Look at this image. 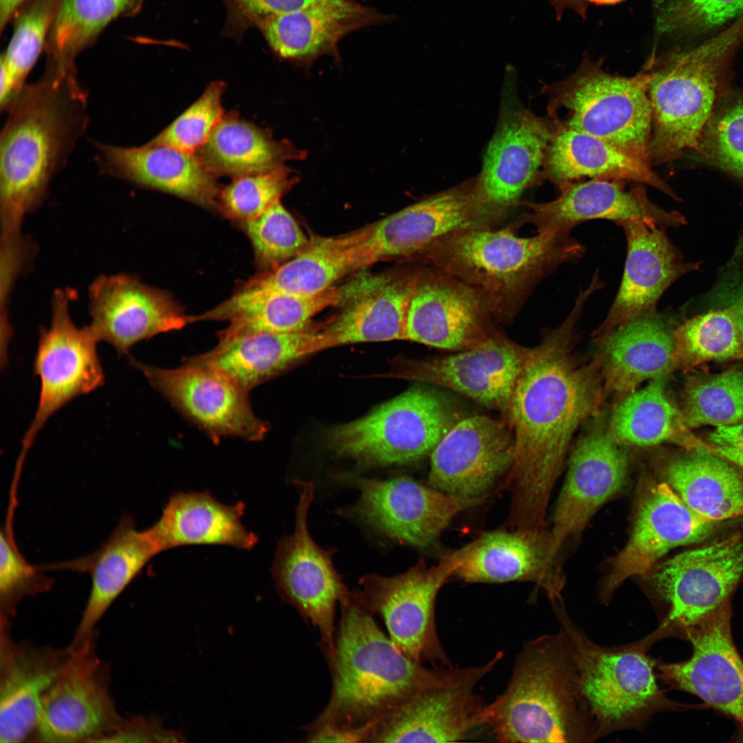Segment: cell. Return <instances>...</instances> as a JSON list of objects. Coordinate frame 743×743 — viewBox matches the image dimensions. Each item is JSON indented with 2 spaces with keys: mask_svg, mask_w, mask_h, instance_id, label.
Masks as SVG:
<instances>
[{
  "mask_svg": "<svg viewBox=\"0 0 743 743\" xmlns=\"http://www.w3.org/2000/svg\"><path fill=\"white\" fill-rule=\"evenodd\" d=\"M588 299L580 293L563 323L544 330L540 343L529 347L513 388L505 418L515 440L506 477L513 529L543 528L573 435L601 405L599 357L579 364L572 354L576 324Z\"/></svg>",
  "mask_w": 743,
  "mask_h": 743,
  "instance_id": "6da1fadb",
  "label": "cell"
},
{
  "mask_svg": "<svg viewBox=\"0 0 743 743\" xmlns=\"http://www.w3.org/2000/svg\"><path fill=\"white\" fill-rule=\"evenodd\" d=\"M334 647L326 655L332 679L327 705L309 724L366 742L372 726L425 688L477 678L480 665L427 667L400 652L376 623L358 592L339 603Z\"/></svg>",
  "mask_w": 743,
  "mask_h": 743,
  "instance_id": "7a4b0ae2",
  "label": "cell"
},
{
  "mask_svg": "<svg viewBox=\"0 0 743 743\" xmlns=\"http://www.w3.org/2000/svg\"><path fill=\"white\" fill-rule=\"evenodd\" d=\"M85 99L76 74L45 71L8 109L0 142L1 239L21 234L25 216L43 202L84 127Z\"/></svg>",
  "mask_w": 743,
  "mask_h": 743,
  "instance_id": "3957f363",
  "label": "cell"
},
{
  "mask_svg": "<svg viewBox=\"0 0 743 743\" xmlns=\"http://www.w3.org/2000/svg\"><path fill=\"white\" fill-rule=\"evenodd\" d=\"M486 726L500 742L596 740L573 646L562 629L523 645L504 691L486 705Z\"/></svg>",
  "mask_w": 743,
  "mask_h": 743,
  "instance_id": "277c9868",
  "label": "cell"
},
{
  "mask_svg": "<svg viewBox=\"0 0 743 743\" xmlns=\"http://www.w3.org/2000/svg\"><path fill=\"white\" fill-rule=\"evenodd\" d=\"M514 223L502 228L456 230L430 244L417 255L475 288L496 323L517 314L536 285L561 264L575 262L585 251L570 233L543 230L516 235Z\"/></svg>",
  "mask_w": 743,
  "mask_h": 743,
  "instance_id": "5b68a950",
  "label": "cell"
},
{
  "mask_svg": "<svg viewBox=\"0 0 743 743\" xmlns=\"http://www.w3.org/2000/svg\"><path fill=\"white\" fill-rule=\"evenodd\" d=\"M743 41V15L691 49L652 56L643 69L652 109L649 164L697 153L703 130L726 88L729 67Z\"/></svg>",
  "mask_w": 743,
  "mask_h": 743,
  "instance_id": "8992f818",
  "label": "cell"
},
{
  "mask_svg": "<svg viewBox=\"0 0 743 743\" xmlns=\"http://www.w3.org/2000/svg\"><path fill=\"white\" fill-rule=\"evenodd\" d=\"M552 606L573 646L580 689L596 740L621 731H644L655 715L687 707L670 700L658 686V660L649 655L657 642L653 632L631 643L602 646L572 621L563 602Z\"/></svg>",
  "mask_w": 743,
  "mask_h": 743,
  "instance_id": "52a82bcc",
  "label": "cell"
},
{
  "mask_svg": "<svg viewBox=\"0 0 743 743\" xmlns=\"http://www.w3.org/2000/svg\"><path fill=\"white\" fill-rule=\"evenodd\" d=\"M648 81L643 68L634 76H620L585 60L566 78L544 85L547 116L559 127L596 136L649 163L652 109Z\"/></svg>",
  "mask_w": 743,
  "mask_h": 743,
  "instance_id": "ba28073f",
  "label": "cell"
},
{
  "mask_svg": "<svg viewBox=\"0 0 743 743\" xmlns=\"http://www.w3.org/2000/svg\"><path fill=\"white\" fill-rule=\"evenodd\" d=\"M461 418L444 395L417 386L363 418L332 428L326 442L337 455L363 466L404 464L431 454Z\"/></svg>",
  "mask_w": 743,
  "mask_h": 743,
  "instance_id": "9c48e42d",
  "label": "cell"
},
{
  "mask_svg": "<svg viewBox=\"0 0 743 743\" xmlns=\"http://www.w3.org/2000/svg\"><path fill=\"white\" fill-rule=\"evenodd\" d=\"M743 576V537L732 535L680 553L660 565L650 577L657 599L658 641L685 639L688 629L730 603Z\"/></svg>",
  "mask_w": 743,
  "mask_h": 743,
  "instance_id": "30bf717a",
  "label": "cell"
},
{
  "mask_svg": "<svg viewBox=\"0 0 743 743\" xmlns=\"http://www.w3.org/2000/svg\"><path fill=\"white\" fill-rule=\"evenodd\" d=\"M458 564L453 552L431 567L420 561L394 577L369 574L359 581L365 607L383 621L394 645L413 661L453 667L438 636L435 602Z\"/></svg>",
  "mask_w": 743,
  "mask_h": 743,
  "instance_id": "8fae6325",
  "label": "cell"
},
{
  "mask_svg": "<svg viewBox=\"0 0 743 743\" xmlns=\"http://www.w3.org/2000/svg\"><path fill=\"white\" fill-rule=\"evenodd\" d=\"M69 292L56 290L48 328L40 330L34 374L40 380L38 406L22 439L17 463L23 464L38 433L59 409L102 386L105 374L97 352L100 342L90 325L78 327L69 313Z\"/></svg>",
  "mask_w": 743,
  "mask_h": 743,
  "instance_id": "7c38bea8",
  "label": "cell"
},
{
  "mask_svg": "<svg viewBox=\"0 0 743 743\" xmlns=\"http://www.w3.org/2000/svg\"><path fill=\"white\" fill-rule=\"evenodd\" d=\"M294 484L299 493L294 530L278 543L272 573L281 599L317 628L326 656L334 650L336 604L350 590L333 565L335 550L319 546L309 532L314 484L299 480Z\"/></svg>",
  "mask_w": 743,
  "mask_h": 743,
  "instance_id": "4fadbf2b",
  "label": "cell"
},
{
  "mask_svg": "<svg viewBox=\"0 0 743 743\" xmlns=\"http://www.w3.org/2000/svg\"><path fill=\"white\" fill-rule=\"evenodd\" d=\"M338 479L360 492L349 513L380 534L418 549L434 546L457 515L484 500L456 497L409 477Z\"/></svg>",
  "mask_w": 743,
  "mask_h": 743,
  "instance_id": "5bb4252c",
  "label": "cell"
},
{
  "mask_svg": "<svg viewBox=\"0 0 743 743\" xmlns=\"http://www.w3.org/2000/svg\"><path fill=\"white\" fill-rule=\"evenodd\" d=\"M67 650L43 698L35 736L43 742H98L122 720L110 695L108 669L92 637Z\"/></svg>",
  "mask_w": 743,
  "mask_h": 743,
  "instance_id": "9a60e30c",
  "label": "cell"
},
{
  "mask_svg": "<svg viewBox=\"0 0 743 743\" xmlns=\"http://www.w3.org/2000/svg\"><path fill=\"white\" fill-rule=\"evenodd\" d=\"M555 130L548 116L506 103L487 146L475 191L480 205L504 221L526 190L541 182L546 151Z\"/></svg>",
  "mask_w": 743,
  "mask_h": 743,
  "instance_id": "2e32d148",
  "label": "cell"
},
{
  "mask_svg": "<svg viewBox=\"0 0 743 743\" xmlns=\"http://www.w3.org/2000/svg\"><path fill=\"white\" fill-rule=\"evenodd\" d=\"M476 176L431 195L367 227L358 247L365 266L381 259L416 255L458 230L495 228L502 222L480 204Z\"/></svg>",
  "mask_w": 743,
  "mask_h": 743,
  "instance_id": "e0dca14e",
  "label": "cell"
},
{
  "mask_svg": "<svg viewBox=\"0 0 743 743\" xmlns=\"http://www.w3.org/2000/svg\"><path fill=\"white\" fill-rule=\"evenodd\" d=\"M482 296L473 287L432 265L423 266L409 302L406 340L462 351L498 330Z\"/></svg>",
  "mask_w": 743,
  "mask_h": 743,
  "instance_id": "ac0fdd59",
  "label": "cell"
},
{
  "mask_svg": "<svg viewBox=\"0 0 743 743\" xmlns=\"http://www.w3.org/2000/svg\"><path fill=\"white\" fill-rule=\"evenodd\" d=\"M150 385L214 440L233 436L258 441L267 427L253 413L244 390L216 370L183 363L175 369L147 365L129 356Z\"/></svg>",
  "mask_w": 743,
  "mask_h": 743,
  "instance_id": "d6986e66",
  "label": "cell"
},
{
  "mask_svg": "<svg viewBox=\"0 0 743 743\" xmlns=\"http://www.w3.org/2000/svg\"><path fill=\"white\" fill-rule=\"evenodd\" d=\"M430 455L429 486L456 497L484 499L512 466L514 436L506 421L475 415L456 422Z\"/></svg>",
  "mask_w": 743,
  "mask_h": 743,
  "instance_id": "ffe728a7",
  "label": "cell"
},
{
  "mask_svg": "<svg viewBox=\"0 0 743 743\" xmlns=\"http://www.w3.org/2000/svg\"><path fill=\"white\" fill-rule=\"evenodd\" d=\"M731 607L727 604L688 629L691 657L658 660V678L670 689L693 694L743 727V660L733 642Z\"/></svg>",
  "mask_w": 743,
  "mask_h": 743,
  "instance_id": "44dd1931",
  "label": "cell"
},
{
  "mask_svg": "<svg viewBox=\"0 0 743 743\" xmlns=\"http://www.w3.org/2000/svg\"><path fill=\"white\" fill-rule=\"evenodd\" d=\"M624 231L627 256L621 283L603 321L593 332L601 345L617 329L656 312L666 290L683 275L699 269L687 262L669 240L666 229L643 220L617 224Z\"/></svg>",
  "mask_w": 743,
  "mask_h": 743,
  "instance_id": "7402d4cb",
  "label": "cell"
},
{
  "mask_svg": "<svg viewBox=\"0 0 743 743\" xmlns=\"http://www.w3.org/2000/svg\"><path fill=\"white\" fill-rule=\"evenodd\" d=\"M528 350L497 330L477 346L453 354L407 360L400 374L455 391L506 418Z\"/></svg>",
  "mask_w": 743,
  "mask_h": 743,
  "instance_id": "603a6c76",
  "label": "cell"
},
{
  "mask_svg": "<svg viewBox=\"0 0 743 743\" xmlns=\"http://www.w3.org/2000/svg\"><path fill=\"white\" fill-rule=\"evenodd\" d=\"M714 523L692 510L668 483L651 487L639 504L627 544L612 561L601 601L609 602L627 579L647 574L671 549L706 538Z\"/></svg>",
  "mask_w": 743,
  "mask_h": 743,
  "instance_id": "cb8c5ba5",
  "label": "cell"
},
{
  "mask_svg": "<svg viewBox=\"0 0 743 743\" xmlns=\"http://www.w3.org/2000/svg\"><path fill=\"white\" fill-rule=\"evenodd\" d=\"M88 297L89 325L98 341L120 356L142 340L190 323L164 292L132 274L100 275L89 286Z\"/></svg>",
  "mask_w": 743,
  "mask_h": 743,
  "instance_id": "d4e9b609",
  "label": "cell"
},
{
  "mask_svg": "<svg viewBox=\"0 0 743 743\" xmlns=\"http://www.w3.org/2000/svg\"><path fill=\"white\" fill-rule=\"evenodd\" d=\"M621 180L591 179L568 183L559 196L546 202H521L529 208L514 222L517 228L532 224L537 231L554 230L566 233L578 224L592 219H607L616 224L629 220H643L665 229L687 224L676 211H667L649 197L643 185L629 189Z\"/></svg>",
  "mask_w": 743,
  "mask_h": 743,
  "instance_id": "484cf974",
  "label": "cell"
},
{
  "mask_svg": "<svg viewBox=\"0 0 743 743\" xmlns=\"http://www.w3.org/2000/svg\"><path fill=\"white\" fill-rule=\"evenodd\" d=\"M471 678L420 690L372 728L367 742H456L486 726V704Z\"/></svg>",
  "mask_w": 743,
  "mask_h": 743,
  "instance_id": "4316f807",
  "label": "cell"
},
{
  "mask_svg": "<svg viewBox=\"0 0 743 743\" xmlns=\"http://www.w3.org/2000/svg\"><path fill=\"white\" fill-rule=\"evenodd\" d=\"M627 466L625 449L610 433L593 431L578 443L549 532L553 559L564 541L582 530L596 510L622 487Z\"/></svg>",
  "mask_w": 743,
  "mask_h": 743,
  "instance_id": "83f0119b",
  "label": "cell"
},
{
  "mask_svg": "<svg viewBox=\"0 0 743 743\" xmlns=\"http://www.w3.org/2000/svg\"><path fill=\"white\" fill-rule=\"evenodd\" d=\"M455 553L459 564L453 575L465 582L532 581L552 604L562 601V579L554 570L549 533L542 530L485 532Z\"/></svg>",
  "mask_w": 743,
  "mask_h": 743,
  "instance_id": "f1b7e54d",
  "label": "cell"
},
{
  "mask_svg": "<svg viewBox=\"0 0 743 743\" xmlns=\"http://www.w3.org/2000/svg\"><path fill=\"white\" fill-rule=\"evenodd\" d=\"M68 650L17 644L1 639L0 742H20L35 733L43 698Z\"/></svg>",
  "mask_w": 743,
  "mask_h": 743,
  "instance_id": "f546056e",
  "label": "cell"
},
{
  "mask_svg": "<svg viewBox=\"0 0 743 743\" xmlns=\"http://www.w3.org/2000/svg\"><path fill=\"white\" fill-rule=\"evenodd\" d=\"M422 268L375 279L372 286L356 292L345 308L314 336L312 352L338 345L406 340L410 300Z\"/></svg>",
  "mask_w": 743,
  "mask_h": 743,
  "instance_id": "4dcf8cb0",
  "label": "cell"
},
{
  "mask_svg": "<svg viewBox=\"0 0 743 743\" xmlns=\"http://www.w3.org/2000/svg\"><path fill=\"white\" fill-rule=\"evenodd\" d=\"M101 166L109 174L214 208L220 192L215 175L193 153L147 143L139 147L102 145Z\"/></svg>",
  "mask_w": 743,
  "mask_h": 743,
  "instance_id": "1f68e13d",
  "label": "cell"
},
{
  "mask_svg": "<svg viewBox=\"0 0 743 743\" xmlns=\"http://www.w3.org/2000/svg\"><path fill=\"white\" fill-rule=\"evenodd\" d=\"M159 551L147 529L138 530L131 517H124L102 546L91 554L56 568L88 572L91 585L72 645L91 638L94 629L114 601Z\"/></svg>",
  "mask_w": 743,
  "mask_h": 743,
  "instance_id": "d6a6232c",
  "label": "cell"
},
{
  "mask_svg": "<svg viewBox=\"0 0 743 743\" xmlns=\"http://www.w3.org/2000/svg\"><path fill=\"white\" fill-rule=\"evenodd\" d=\"M543 175L558 189L584 177L631 181L650 186L676 201L680 200L648 162L629 155L596 136L556 125L547 148Z\"/></svg>",
  "mask_w": 743,
  "mask_h": 743,
  "instance_id": "836d02e7",
  "label": "cell"
},
{
  "mask_svg": "<svg viewBox=\"0 0 743 743\" xmlns=\"http://www.w3.org/2000/svg\"><path fill=\"white\" fill-rule=\"evenodd\" d=\"M245 505L224 504L208 491L177 492L171 496L159 520L147 529L159 552L202 544L250 550L258 538L241 522Z\"/></svg>",
  "mask_w": 743,
  "mask_h": 743,
  "instance_id": "e575fe53",
  "label": "cell"
},
{
  "mask_svg": "<svg viewBox=\"0 0 743 743\" xmlns=\"http://www.w3.org/2000/svg\"><path fill=\"white\" fill-rule=\"evenodd\" d=\"M601 345L605 387L615 394L627 396L675 369L674 330L657 312L617 329Z\"/></svg>",
  "mask_w": 743,
  "mask_h": 743,
  "instance_id": "d590c367",
  "label": "cell"
},
{
  "mask_svg": "<svg viewBox=\"0 0 743 743\" xmlns=\"http://www.w3.org/2000/svg\"><path fill=\"white\" fill-rule=\"evenodd\" d=\"M343 294L341 288L333 287L312 296L239 289L215 308L192 317V321H229L228 327L219 332V341L260 333L296 332L308 328L314 316L339 303Z\"/></svg>",
  "mask_w": 743,
  "mask_h": 743,
  "instance_id": "8d00e7d4",
  "label": "cell"
},
{
  "mask_svg": "<svg viewBox=\"0 0 743 743\" xmlns=\"http://www.w3.org/2000/svg\"><path fill=\"white\" fill-rule=\"evenodd\" d=\"M319 329L290 333H260L219 341L211 351L186 358L184 363L221 372L246 391L311 354Z\"/></svg>",
  "mask_w": 743,
  "mask_h": 743,
  "instance_id": "74e56055",
  "label": "cell"
},
{
  "mask_svg": "<svg viewBox=\"0 0 743 743\" xmlns=\"http://www.w3.org/2000/svg\"><path fill=\"white\" fill-rule=\"evenodd\" d=\"M194 154L214 175L234 178L268 173L307 155L289 140H275L269 130L231 114L222 117Z\"/></svg>",
  "mask_w": 743,
  "mask_h": 743,
  "instance_id": "f35d334b",
  "label": "cell"
},
{
  "mask_svg": "<svg viewBox=\"0 0 743 743\" xmlns=\"http://www.w3.org/2000/svg\"><path fill=\"white\" fill-rule=\"evenodd\" d=\"M365 233V228L345 236L316 238L302 252L254 276L240 290L305 296L323 292L345 275L364 267L358 243Z\"/></svg>",
  "mask_w": 743,
  "mask_h": 743,
  "instance_id": "ab89813d",
  "label": "cell"
},
{
  "mask_svg": "<svg viewBox=\"0 0 743 743\" xmlns=\"http://www.w3.org/2000/svg\"><path fill=\"white\" fill-rule=\"evenodd\" d=\"M689 450L667 464L665 474L670 486L692 510L711 521L743 515V472L705 447Z\"/></svg>",
  "mask_w": 743,
  "mask_h": 743,
  "instance_id": "60d3db41",
  "label": "cell"
},
{
  "mask_svg": "<svg viewBox=\"0 0 743 743\" xmlns=\"http://www.w3.org/2000/svg\"><path fill=\"white\" fill-rule=\"evenodd\" d=\"M367 11L348 0L270 17L257 27L283 58L309 61L335 50L338 41L365 21Z\"/></svg>",
  "mask_w": 743,
  "mask_h": 743,
  "instance_id": "b9f144b4",
  "label": "cell"
},
{
  "mask_svg": "<svg viewBox=\"0 0 743 743\" xmlns=\"http://www.w3.org/2000/svg\"><path fill=\"white\" fill-rule=\"evenodd\" d=\"M664 378L625 396L615 408L609 433L616 442L649 446L670 442L688 449L701 446L689 433L682 413L667 398Z\"/></svg>",
  "mask_w": 743,
  "mask_h": 743,
  "instance_id": "7bdbcfd3",
  "label": "cell"
},
{
  "mask_svg": "<svg viewBox=\"0 0 743 743\" xmlns=\"http://www.w3.org/2000/svg\"><path fill=\"white\" fill-rule=\"evenodd\" d=\"M144 0H62L45 50L47 71L76 74L77 56L92 45L105 28L121 17L136 14Z\"/></svg>",
  "mask_w": 743,
  "mask_h": 743,
  "instance_id": "ee69618b",
  "label": "cell"
},
{
  "mask_svg": "<svg viewBox=\"0 0 743 743\" xmlns=\"http://www.w3.org/2000/svg\"><path fill=\"white\" fill-rule=\"evenodd\" d=\"M62 0H30L18 11L12 36L1 56V110H8L24 87L47 39Z\"/></svg>",
  "mask_w": 743,
  "mask_h": 743,
  "instance_id": "f6af8a7d",
  "label": "cell"
},
{
  "mask_svg": "<svg viewBox=\"0 0 743 743\" xmlns=\"http://www.w3.org/2000/svg\"><path fill=\"white\" fill-rule=\"evenodd\" d=\"M674 367L690 368L711 360L743 359V341L729 305L697 314L674 330Z\"/></svg>",
  "mask_w": 743,
  "mask_h": 743,
  "instance_id": "bcb514c9",
  "label": "cell"
},
{
  "mask_svg": "<svg viewBox=\"0 0 743 743\" xmlns=\"http://www.w3.org/2000/svg\"><path fill=\"white\" fill-rule=\"evenodd\" d=\"M682 415L688 427L736 424L743 420V370L693 378L685 389Z\"/></svg>",
  "mask_w": 743,
  "mask_h": 743,
  "instance_id": "7dc6e473",
  "label": "cell"
},
{
  "mask_svg": "<svg viewBox=\"0 0 743 743\" xmlns=\"http://www.w3.org/2000/svg\"><path fill=\"white\" fill-rule=\"evenodd\" d=\"M696 154L743 182V93L726 91L720 98Z\"/></svg>",
  "mask_w": 743,
  "mask_h": 743,
  "instance_id": "c3c4849f",
  "label": "cell"
},
{
  "mask_svg": "<svg viewBox=\"0 0 743 743\" xmlns=\"http://www.w3.org/2000/svg\"><path fill=\"white\" fill-rule=\"evenodd\" d=\"M245 225L257 260L273 268L302 252L311 242L281 201Z\"/></svg>",
  "mask_w": 743,
  "mask_h": 743,
  "instance_id": "681fc988",
  "label": "cell"
},
{
  "mask_svg": "<svg viewBox=\"0 0 743 743\" xmlns=\"http://www.w3.org/2000/svg\"><path fill=\"white\" fill-rule=\"evenodd\" d=\"M283 166L272 171L242 176L220 190L218 202L230 217L244 222L261 215L298 182Z\"/></svg>",
  "mask_w": 743,
  "mask_h": 743,
  "instance_id": "f907efd6",
  "label": "cell"
},
{
  "mask_svg": "<svg viewBox=\"0 0 743 743\" xmlns=\"http://www.w3.org/2000/svg\"><path fill=\"white\" fill-rule=\"evenodd\" d=\"M224 82L211 83L193 105L148 143L194 154L224 116Z\"/></svg>",
  "mask_w": 743,
  "mask_h": 743,
  "instance_id": "816d5d0a",
  "label": "cell"
},
{
  "mask_svg": "<svg viewBox=\"0 0 743 743\" xmlns=\"http://www.w3.org/2000/svg\"><path fill=\"white\" fill-rule=\"evenodd\" d=\"M660 33L702 32L743 15V0H654Z\"/></svg>",
  "mask_w": 743,
  "mask_h": 743,
  "instance_id": "f5cc1de1",
  "label": "cell"
},
{
  "mask_svg": "<svg viewBox=\"0 0 743 743\" xmlns=\"http://www.w3.org/2000/svg\"><path fill=\"white\" fill-rule=\"evenodd\" d=\"M13 507H9L6 521L1 530L0 600L1 614H11L25 596L48 590L52 585L41 568L30 565L21 554L12 532Z\"/></svg>",
  "mask_w": 743,
  "mask_h": 743,
  "instance_id": "db71d44e",
  "label": "cell"
},
{
  "mask_svg": "<svg viewBox=\"0 0 743 743\" xmlns=\"http://www.w3.org/2000/svg\"><path fill=\"white\" fill-rule=\"evenodd\" d=\"M341 1V0H340ZM226 7V21L223 35L240 41L251 28H257L266 19L334 3L339 0H223Z\"/></svg>",
  "mask_w": 743,
  "mask_h": 743,
  "instance_id": "11a10c76",
  "label": "cell"
},
{
  "mask_svg": "<svg viewBox=\"0 0 743 743\" xmlns=\"http://www.w3.org/2000/svg\"><path fill=\"white\" fill-rule=\"evenodd\" d=\"M186 737L177 731L164 729L160 720L138 717L123 720L98 742H180Z\"/></svg>",
  "mask_w": 743,
  "mask_h": 743,
  "instance_id": "9f6ffc18",
  "label": "cell"
},
{
  "mask_svg": "<svg viewBox=\"0 0 743 743\" xmlns=\"http://www.w3.org/2000/svg\"><path fill=\"white\" fill-rule=\"evenodd\" d=\"M708 440L707 449L743 469V422L717 427Z\"/></svg>",
  "mask_w": 743,
  "mask_h": 743,
  "instance_id": "6f0895ef",
  "label": "cell"
},
{
  "mask_svg": "<svg viewBox=\"0 0 743 743\" xmlns=\"http://www.w3.org/2000/svg\"><path fill=\"white\" fill-rule=\"evenodd\" d=\"M742 281L737 282L735 284V286L726 287L721 292L723 294L722 297L726 299L728 303L726 305H729L732 308L735 315L737 325L740 330V332L743 341V279L741 278Z\"/></svg>",
  "mask_w": 743,
  "mask_h": 743,
  "instance_id": "680465c9",
  "label": "cell"
},
{
  "mask_svg": "<svg viewBox=\"0 0 743 743\" xmlns=\"http://www.w3.org/2000/svg\"><path fill=\"white\" fill-rule=\"evenodd\" d=\"M27 0H0V31L3 32Z\"/></svg>",
  "mask_w": 743,
  "mask_h": 743,
  "instance_id": "91938a15",
  "label": "cell"
},
{
  "mask_svg": "<svg viewBox=\"0 0 743 743\" xmlns=\"http://www.w3.org/2000/svg\"><path fill=\"white\" fill-rule=\"evenodd\" d=\"M598 4H614L623 0H585Z\"/></svg>",
  "mask_w": 743,
  "mask_h": 743,
  "instance_id": "94428289",
  "label": "cell"
}]
</instances>
